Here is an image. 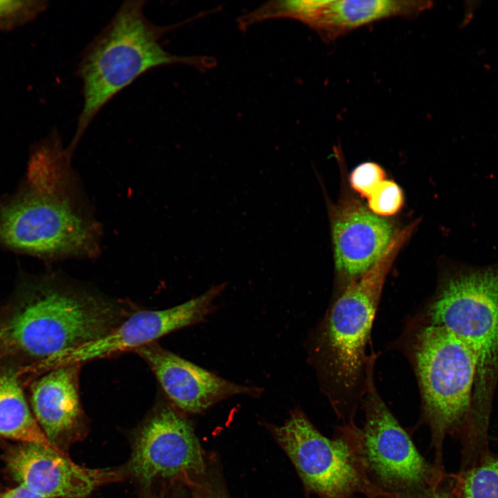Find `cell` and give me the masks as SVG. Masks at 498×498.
Masks as SVG:
<instances>
[{
  "mask_svg": "<svg viewBox=\"0 0 498 498\" xmlns=\"http://www.w3.org/2000/svg\"><path fill=\"white\" fill-rule=\"evenodd\" d=\"M53 129L32 145L18 187L0 198V246L43 260L95 258L101 227Z\"/></svg>",
  "mask_w": 498,
  "mask_h": 498,
  "instance_id": "1",
  "label": "cell"
},
{
  "mask_svg": "<svg viewBox=\"0 0 498 498\" xmlns=\"http://www.w3.org/2000/svg\"><path fill=\"white\" fill-rule=\"evenodd\" d=\"M0 321L3 353L37 365L104 336L128 316L119 303L55 277L26 281Z\"/></svg>",
  "mask_w": 498,
  "mask_h": 498,
  "instance_id": "2",
  "label": "cell"
},
{
  "mask_svg": "<svg viewBox=\"0 0 498 498\" xmlns=\"http://www.w3.org/2000/svg\"><path fill=\"white\" fill-rule=\"evenodd\" d=\"M145 3L142 0L124 1L82 53L76 74L82 83L84 102L68 145L73 151L100 110L144 73L175 64L199 69L215 65L212 57L178 56L165 50L160 39L178 25L153 24L144 15Z\"/></svg>",
  "mask_w": 498,
  "mask_h": 498,
  "instance_id": "3",
  "label": "cell"
},
{
  "mask_svg": "<svg viewBox=\"0 0 498 498\" xmlns=\"http://www.w3.org/2000/svg\"><path fill=\"white\" fill-rule=\"evenodd\" d=\"M430 324L444 327L477 365L473 405L487 407L498 382V262L463 265L448 275L430 306Z\"/></svg>",
  "mask_w": 498,
  "mask_h": 498,
  "instance_id": "4",
  "label": "cell"
},
{
  "mask_svg": "<svg viewBox=\"0 0 498 498\" xmlns=\"http://www.w3.org/2000/svg\"><path fill=\"white\" fill-rule=\"evenodd\" d=\"M418 223L415 221L394 234L381 256L348 285L328 314L318 344L326 374L340 391H353L360 383L386 276Z\"/></svg>",
  "mask_w": 498,
  "mask_h": 498,
  "instance_id": "5",
  "label": "cell"
},
{
  "mask_svg": "<svg viewBox=\"0 0 498 498\" xmlns=\"http://www.w3.org/2000/svg\"><path fill=\"white\" fill-rule=\"evenodd\" d=\"M414 360L425 416L434 432H443L471 410L475 359L450 331L428 324L416 335Z\"/></svg>",
  "mask_w": 498,
  "mask_h": 498,
  "instance_id": "6",
  "label": "cell"
},
{
  "mask_svg": "<svg viewBox=\"0 0 498 498\" xmlns=\"http://www.w3.org/2000/svg\"><path fill=\"white\" fill-rule=\"evenodd\" d=\"M275 434L305 486L321 498L375 492L357 450L342 438L322 435L301 412H294Z\"/></svg>",
  "mask_w": 498,
  "mask_h": 498,
  "instance_id": "7",
  "label": "cell"
},
{
  "mask_svg": "<svg viewBox=\"0 0 498 498\" xmlns=\"http://www.w3.org/2000/svg\"><path fill=\"white\" fill-rule=\"evenodd\" d=\"M226 283L211 286L201 295L162 310L133 313L110 332L91 342L64 351L42 363L44 371L105 358L155 342L176 330L200 323L212 312Z\"/></svg>",
  "mask_w": 498,
  "mask_h": 498,
  "instance_id": "8",
  "label": "cell"
},
{
  "mask_svg": "<svg viewBox=\"0 0 498 498\" xmlns=\"http://www.w3.org/2000/svg\"><path fill=\"white\" fill-rule=\"evenodd\" d=\"M370 374L369 371L366 421L358 432L359 455L365 466L388 486H423L431 476L429 465L378 394Z\"/></svg>",
  "mask_w": 498,
  "mask_h": 498,
  "instance_id": "9",
  "label": "cell"
},
{
  "mask_svg": "<svg viewBox=\"0 0 498 498\" xmlns=\"http://www.w3.org/2000/svg\"><path fill=\"white\" fill-rule=\"evenodd\" d=\"M204 466L192 426L168 406L158 409L142 427L129 463L133 476L146 485L157 479L198 475Z\"/></svg>",
  "mask_w": 498,
  "mask_h": 498,
  "instance_id": "10",
  "label": "cell"
},
{
  "mask_svg": "<svg viewBox=\"0 0 498 498\" xmlns=\"http://www.w3.org/2000/svg\"><path fill=\"white\" fill-rule=\"evenodd\" d=\"M4 459L19 485L48 498H84L121 476L111 470L81 467L61 450L32 443L11 446Z\"/></svg>",
  "mask_w": 498,
  "mask_h": 498,
  "instance_id": "11",
  "label": "cell"
},
{
  "mask_svg": "<svg viewBox=\"0 0 498 498\" xmlns=\"http://www.w3.org/2000/svg\"><path fill=\"white\" fill-rule=\"evenodd\" d=\"M135 352L149 366L172 403L187 412H201L232 396L261 393L259 388L225 380L155 342Z\"/></svg>",
  "mask_w": 498,
  "mask_h": 498,
  "instance_id": "12",
  "label": "cell"
},
{
  "mask_svg": "<svg viewBox=\"0 0 498 498\" xmlns=\"http://www.w3.org/2000/svg\"><path fill=\"white\" fill-rule=\"evenodd\" d=\"M394 233L385 219L349 199L332 214V235L337 270L344 277H361L378 260Z\"/></svg>",
  "mask_w": 498,
  "mask_h": 498,
  "instance_id": "13",
  "label": "cell"
},
{
  "mask_svg": "<svg viewBox=\"0 0 498 498\" xmlns=\"http://www.w3.org/2000/svg\"><path fill=\"white\" fill-rule=\"evenodd\" d=\"M82 365L50 369L30 388L32 412L44 434L57 448L77 437L84 425L79 391Z\"/></svg>",
  "mask_w": 498,
  "mask_h": 498,
  "instance_id": "14",
  "label": "cell"
},
{
  "mask_svg": "<svg viewBox=\"0 0 498 498\" xmlns=\"http://www.w3.org/2000/svg\"><path fill=\"white\" fill-rule=\"evenodd\" d=\"M428 1H322L309 26L334 39L362 26L391 17H415L431 7Z\"/></svg>",
  "mask_w": 498,
  "mask_h": 498,
  "instance_id": "15",
  "label": "cell"
},
{
  "mask_svg": "<svg viewBox=\"0 0 498 498\" xmlns=\"http://www.w3.org/2000/svg\"><path fill=\"white\" fill-rule=\"evenodd\" d=\"M21 375L12 368L0 371V438L58 449L48 441L28 406Z\"/></svg>",
  "mask_w": 498,
  "mask_h": 498,
  "instance_id": "16",
  "label": "cell"
},
{
  "mask_svg": "<svg viewBox=\"0 0 498 498\" xmlns=\"http://www.w3.org/2000/svg\"><path fill=\"white\" fill-rule=\"evenodd\" d=\"M454 490L458 498H498V459L460 473Z\"/></svg>",
  "mask_w": 498,
  "mask_h": 498,
  "instance_id": "17",
  "label": "cell"
},
{
  "mask_svg": "<svg viewBox=\"0 0 498 498\" xmlns=\"http://www.w3.org/2000/svg\"><path fill=\"white\" fill-rule=\"evenodd\" d=\"M48 6L45 0H0V31H12L32 22Z\"/></svg>",
  "mask_w": 498,
  "mask_h": 498,
  "instance_id": "18",
  "label": "cell"
},
{
  "mask_svg": "<svg viewBox=\"0 0 498 498\" xmlns=\"http://www.w3.org/2000/svg\"><path fill=\"white\" fill-rule=\"evenodd\" d=\"M369 208L380 216L397 213L403 204V194L400 187L392 181L384 180L368 197Z\"/></svg>",
  "mask_w": 498,
  "mask_h": 498,
  "instance_id": "19",
  "label": "cell"
},
{
  "mask_svg": "<svg viewBox=\"0 0 498 498\" xmlns=\"http://www.w3.org/2000/svg\"><path fill=\"white\" fill-rule=\"evenodd\" d=\"M385 178L383 169L376 163H364L356 167L350 176L351 187L363 197H369Z\"/></svg>",
  "mask_w": 498,
  "mask_h": 498,
  "instance_id": "20",
  "label": "cell"
},
{
  "mask_svg": "<svg viewBox=\"0 0 498 498\" xmlns=\"http://www.w3.org/2000/svg\"><path fill=\"white\" fill-rule=\"evenodd\" d=\"M0 498H48L19 485L0 494Z\"/></svg>",
  "mask_w": 498,
  "mask_h": 498,
  "instance_id": "21",
  "label": "cell"
},
{
  "mask_svg": "<svg viewBox=\"0 0 498 498\" xmlns=\"http://www.w3.org/2000/svg\"><path fill=\"white\" fill-rule=\"evenodd\" d=\"M424 498H448V497H446L445 496H444L443 495H439V494L435 495L434 494V495H430V496H428L427 497H424Z\"/></svg>",
  "mask_w": 498,
  "mask_h": 498,
  "instance_id": "22",
  "label": "cell"
}]
</instances>
